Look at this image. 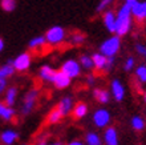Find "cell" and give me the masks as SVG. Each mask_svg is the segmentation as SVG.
<instances>
[{
	"label": "cell",
	"instance_id": "cell-23",
	"mask_svg": "<svg viewBox=\"0 0 146 145\" xmlns=\"http://www.w3.org/2000/svg\"><path fill=\"white\" fill-rule=\"evenodd\" d=\"M15 68H13V65H12V60H8L5 64H3L0 67V77L1 79H8V77H11L13 73H15Z\"/></svg>",
	"mask_w": 146,
	"mask_h": 145
},
{
	"label": "cell",
	"instance_id": "cell-24",
	"mask_svg": "<svg viewBox=\"0 0 146 145\" xmlns=\"http://www.w3.org/2000/svg\"><path fill=\"white\" fill-rule=\"evenodd\" d=\"M130 125L131 128L135 130V132H141V130L145 129L146 126V122H145V118L141 117L139 115H135L130 118Z\"/></svg>",
	"mask_w": 146,
	"mask_h": 145
},
{
	"label": "cell",
	"instance_id": "cell-37",
	"mask_svg": "<svg viewBox=\"0 0 146 145\" xmlns=\"http://www.w3.org/2000/svg\"><path fill=\"white\" fill-rule=\"evenodd\" d=\"M4 47H5V44H4V40H3V39H1V37H0V53L3 52Z\"/></svg>",
	"mask_w": 146,
	"mask_h": 145
},
{
	"label": "cell",
	"instance_id": "cell-39",
	"mask_svg": "<svg viewBox=\"0 0 146 145\" xmlns=\"http://www.w3.org/2000/svg\"><path fill=\"white\" fill-rule=\"evenodd\" d=\"M48 145H64V144H62L61 141H52V142H49Z\"/></svg>",
	"mask_w": 146,
	"mask_h": 145
},
{
	"label": "cell",
	"instance_id": "cell-36",
	"mask_svg": "<svg viewBox=\"0 0 146 145\" xmlns=\"http://www.w3.org/2000/svg\"><path fill=\"white\" fill-rule=\"evenodd\" d=\"M66 145H85V144L82 141H80V140H73V141L68 142Z\"/></svg>",
	"mask_w": 146,
	"mask_h": 145
},
{
	"label": "cell",
	"instance_id": "cell-2",
	"mask_svg": "<svg viewBox=\"0 0 146 145\" xmlns=\"http://www.w3.org/2000/svg\"><path fill=\"white\" fill-rule=\"evenodd\" d=\"M45 40H46V45L49 47H58L64 44L68 39L66 31L61 25H53V27L48 28V31L45 32Z\"/></svg>",
	"mask_w": 146,
	"mask_h": 145
},
{
	"label": "cell",
	"instance_id": "cell-6",
	"mask_svg": "<svg viewBox=\"0 0 146 145\" xmlns=\"http://www.w3.org/2000/svg\"><path fill=\"white\" fill-rule=\"evenodd\" d=\"M64 73H66L70 79H77V77L81 75V64L78 60H74V59H68L61 64V68H60Z\"/></svg>",
	"mask_w": 146,
	"mask_h": 145
},
{
	"label": "cell",
	"instance_id": "cell-3",
	"mask_svg": "<svg viewBox=\"0 0 146 145\" xmlns=\"http://www.w3.org/2000/svg\"><path fill=\"white\" fill-rule=\"evenodd\" d=\"M119 49H121V37L117 35H113V36H110L101 43L98 52H101L108 57H115Z\"/></svg>",
	"mask_w": 146,
	"mask_h": 145
},
{
	"label": "cell",
	"instance_id": "cell-15",
	"mask_svg": "<svg viewBox=\"0 0 146 145\" xmlns=\"http://www.w3.org/2000/svg\"><path fill=\"white\" fill-rule=\"evenodd\" d=\"M130 9L133 19L137 21H143L146 19V1H137Z\"/></svg>",
	"mask_w": 146,
	"mask_h": 145
},
{
	"label": "cell",
	"instance_id": "cell-21",
	"mask_svg": "<svg viewBox=\"0 0 146 145\" xmlns=\"http://www.w3.org/2000/svg\"><path fill=\"white\" fill-rule=\"evenodd\" d=\"M68 43H69L70 45H81V44H84L85 40H86V35L84 32H73L68 36Z\"/></svg>",
	"mask_w": 146,
	"mask_h": 145
},
{
	"label": "cell",
	"instance_id": "cell-10",
	"mask_svg": "<svg viewBox=\"0 0 146 145\" xmlns=\"http://www.w3.org/2000/svg\"><path fill=\"white\" fill-rule=\"evenodd\" d=\"M70 83H72V79H70L66 73H64L61 69H60V71H56L53 81H52V84L54 85L56 89H60V91L66 89V88L70 85Z\"/></svg>",
	"mask_w": 146,
	"mask_h": 145
},
{
	"label": "cell",
	"instance_id": "cell-5",
	"mask_svg": "<svg viewBox=\"0 0 146 145\" xmlns=\"http://www.w3.org/2000/svg\"><path fill=\"white\" fill-rule=\"evenodd\" d=\"M92 59L94 63V69L100 71V72H110L115 65V57H108L101 52L93 53Z\"/></svg>",
	"mask_w": 146,
	"mask_h": 145
},
{
	"label": "cell",
	"instance_id": "cell-11",
	"mask_svg": "<svg viewBox=\"0 0 146 145\" xmlns=\"http://www.w3.org/2000/svg\"><path fill=\"white\" fill-rule=\"evenodd\" d=\"M54 73H56V69H54L53 67H50V65H48V64H44L38 69L37 76L42 83H50V84H52Z\"/></svg>",
	"mask_w": 146,
	"mask_h": 145
},
{
	"label": "cell",
	"instance_id": "cell-22",
	"mask_svg": "<svg viewBox=\"0 0 146 145\" xmlns=\"http://www.w3.org/2000/svg\"><path fill=\"white\" fill-rule=\"evenodd\" d=\"M78 61H80L81 68L82 69H86V71H92V69H94V63H93L92 55H86V53L80 55Z\"/></svg>",
	"mask_w": 146,
	"mask_h": 145
},
{
	"label": "cell",
	"instance_id": "cell-42",
	"mask_svg": "<svg viewBox=\"0 0 146 145\" xmlns=\"http://www.w3.org/2000/svg\"><path fill=\"white\" fill-rule=\"evenodd\" d=\"M145 21H146V19H145Z\"/></svg>",
	"mask_w": 146,
	"mask_h": 145
},
{
	"label": "cell",
	"instance_id": "cell-27",
	"mask_svg": "<svg viewBox=\"0 0 146 145\" xmlns=\"http://www.w3.org/2000/svg\"><path fill=\"white\" fill-rule=\"evenodd\" d=\"M134 73H135V79H137L139 83L145 84V83H146V64H142V65L135 67Z\"/></svg>",
	"mask_w": 146,
	"mask_h": 145
},
{
	"label": "cell",
	"instance_id": "cell-17",
	"mask_svg": "<svg viewBox=\"0 0 146 145\" xmlns=\"http://www.w3.org/2000/svg\"><path fill=\"white\" fill-rule=\"evenodd\" d=\"M17 95H19V89L17 87H8L5 93H4V104L8 107H13L17 100Z\"/></svg>",
	"mask_w": 146,
	"mask_h": 145
},
{
	"label": "cell",
	"instance_id": "cell-40",
	"mask_svg": "<svg viewBox=\"0 0 146 145\" xmlns=\"http://www.w3.org/2000/svg\"><path fill=\"white\" fill-rule=\"evenodd\" d=\"M4 105H5V104H4V103H1V101H0V116H1V112H3V108H4Z\"/></svg>",
	"mask_w": 146,
	"mask_h": 145
},
{
	"label": "cell",
	"instance_id": "cell-28",
	"mask_svg": "<svg viewBox=\"0 0 146 145\" xmlns=\"http://www.w3.org/2000/svg\"><path fill=\"white\" fill-rule=\"evenodd\" d=\"M61 120H62V115L57 108H54V109H52L49 112V115H48V122L49 124H52V125L53 124H58Z\"/></svg>",
	"mask_w": 146,
	"mask_h": 145
},
{
	"label": "cell",
	"instance_id": "cell-32",
	"mask_svg": "<svg viewBox=\"0 0 146 145\" xmlns=\"http://www.w3.org/2000/svg\"><path fill=\"white\" fill-rule=\"evenodd\" d=\"M134 49H135V52H137L138 56H141L142 59L146 60V45L145 44H142V43H137V44L134 45Z\"/></svg>",
	"mask_w": 146,
	"mask_h": 145
},
{
	"label": "cell",
	"instance_id": "cell-34",
	"mask_svg": "<svg viewBox=\"0 0 146 145\" xmlns=\"http://www.w3.org/2000/svg\"><path fill=\"white\" fill-rule=\"evenodd\" d=\"M85 83H86V85H89V87H93L94 83H96V76H94L93 73H89L88 76L85 77Z\"/></svg>",
	"mask_w": 146,
	"mask_h": 145
},
{
	"label": "cell",
	"instance_id": "cell-31",
	"mask_svg": "<svg viewBox=\"0 0 146 145\" xmlns=\"http://www.w3.org/2000/svg\"><path fill=\"white\" fill-rule=\"evenodd\" d=\"M123 69H125L126 72H131V71L135 69V59L133 57V56H129V57L125 60V63H123Z\"/></svg>",
	"mask_w": 146,
	"mask_h": 145
},
{
	"label": "cell",
	"instance_id": "cell-12",
	"mask_svg": "<svg viewBox=\"0 0 146 145\" xmlns=\"http://www.w3.org/2000/svg\"><path fill=\"white\" fill-rule=\"evenodd\" d=\"M57 109L61 112L62 117L69 116L73 111V97L72 96H64V97H61L57 104Z\"/></svg>",
	"mask_w": 146,
	"mask_h": 145
},
{
	"label": "cell",
	"instance_id": "cell-1",
	"mask_svg": "<svg viewBox=\"0 0 146 145\" xmlns=\"http://www.w3.org/2000/svg\"><path fill=\"white\" fill-rule=\"evenodd\" d=\"M133 25V16H131V9L129 5L123 3L115 12V33L117 36L122 37L126 36L131 31Z\"/></svg>",
	"mask_w": 146,
	"mask_h": 145
},
{
	"label": "cell",
	"instance_id": "cell-19",
	"mask_svg": "<svg viewBox=\"0 0 146 145\" xmlns=\"http://www.w3.org/2000/svg\"><path fill=\"white\" fill-rule=\"evenodd\" d=\"M45 45H46V40H45V36H44V35L35 36V37H32L31 40L28 41V48H29V51H35V52L41 51Z\"/></svg>",
	"mask_w": 146,
	"mask_h": 145
},
{
	"label": "cell",
	"instance_id": "cell-9",
	"mask_svg": "<svg viewBox=\"0 0 146 145\" xmlns=\"http://www.w3.org/2000/svg\"><path fill=\"white\" fill-rule=\"evenodd\" d=\"M110 95L111 97L117 101V103H121L125 99V95H126V91H125V87L121 83V80L118 79H113L110 83Z\"/></svg>",
	"mask_w": 146,
	"mask_h": 145
},
{
	"label": "cell",
	"instance_id": "cell-33",
	"mask_svg": "<svg viewBox=\"0 0 146 145\" xmlns=\"http://www.w3.org/2000/svg\"><path fill=\"white\" fill-rule=\"evenodd\" d=\"M7 88H8V81H7V79H1V77H0V96L5 93Z\"/></svg>",
	"mask_w": 146,
	"mask_h": 145
},
{
	"label": "cell",
	"instance_id": "cell-8",
	"mask_svg": "<svg viewBox=\"0 0 146 145\" xmlns=\"http://www.w3.org/2000/svg\"><path fill=\"white\" fill-rule=\"evenodd\" d=\"M92 120H93V124H94L97 128H106V126L110 124L111 115L108 109L100 108V109H97V111L93 113Z\"/></svg>",
	"mask_w": 146,
	"mask_h": 145
},
{
	"label": "cell",
	"instance_id": "cell-25",
	"mask_svg": "<svg viewBox=\"0 0 146 145\" xmlns=\"http://www.w3.org/2000/svg\"><path fill=\"white\" fill-rule=\"evenodd\" d=\"M85 145H102V138L96 132H88L85 136Z\"/></svg>",
	"mask_w": 146,
	"mask_h": 145
},
{
	"label": "cell",
	"instance_id": "cell-14",
	"mask_svg": "<svg viewBox=\"0 0 146 145\" xmlns=\"http://www.w3.org/2000/svg\"><path fill=\"white\" fill-rule=\"evenodd\" d=\"M102 23L104 27L110 32V33H115V13L111 9H106L102 12Z\"/></svg>",
	"mask_w": 146,
	"mask_h": 145
},
{
	"label": "cell",
	"instance_id": "cell-26",
	"mask_svg": "<svg viewBox=\"0 0 146 145\" xmlns=\"http://www.w3.org/2000/svg\"><path fill=\"white\" fill-rule=\"evenodd\" d=\"M15 115H16V112L15 109H13V107H8V105H4L3 108V112H1V116H0V118L1 120H4V121H12L13 118H15Z\"/></svg>",
	"mask_w": 146,
	"mask_h": 145
},
{
	"label": "cell",
	"instance_id": "cell-7",
	"mask_svg": "<svg viewBox=\"0 0 146 145\" xmlns=\"http://www.w3.org/2000/svg\"><path fill=\"white\" fill-rule=\"evenodd\" d=\"M31 64H32V55L29 52H23V53L17 55L12 60V65H13L16 72H25V71L31 68Z\"/></svg>",
	"mask_w": 146,
	"mask_h": 145
},
{
	"label": "cell",
	"instance_id": "cell-41",
	"mask_svg": "<svg viewBox=\"0 0 146 145\" xmlns=\"http://www.w3.org/2000/svg\"><path fill=\"white\" fill-rule=\"evenodd\" d=\"M142 100H143V103L146 104V91H145V92H143V93H142Z\"/></svg>",
	"mask_w": 146,
	"mask_h": 145
},
{
	"label": "cell",
	"instance_id": "cell-29",
	"mask_svg": "<svg viewBox=\"0 0 146 145\" xmlns=\"http://www.w3.org/2000/svg\"><path fill=\"white\" fill-rule=\"evenodd\" d=\"M0 7L5 12H12L16 8V0H0Z\"/></svg>",
	"mask_w": 146,
	"mask_h": 145
},
{
	"label": "cell",
	"instance_id": "cell-16",
	"mask_svg": "<svg viewBox=\"0 0 146 145\" xmlns=\"http://www.w3.org/2000/svg\"><path fill=\"white\" fill-rule=\"evenodd\" d=\"M105 145H118V132L114 126H106L104 132Z\"/></svg>",
	"mask_w": 146,
	"mask_h": 145
},
{
	"label": "cell",
	"instance_id": "cell-20",
	"mask_svg": "<svg viewBox=\"0 0 146 145\" xmlns=\"http://www.w3.org/2000/svg\"><path fill=\"white\" fill-rule=\"evenodd\" d=\"M73 117L76 118V120H81V118H84L85 116L88 115V104L86 103H77L74 107H73Z\"/></svg>",
	"mask_w": 146,
	"mask_h": 145
},
{
	"label": "cell",
	"instance_id": "cell-30",
	"mask_svg": "<svg viewBox=\"0 0 146 145\" xmlns=\"http://www.w3.org/2000/svg\"><path fill=\"white\" fill-rule=\"evenodd\" d=\"M114 1L115 0H100V3L97 4V7H96V11L100 12V13H102L104 11L109 9V7H110Z\"/></svg>",
	"mask_w": 146,
	"mask_h": 145
},
{
	"label": "cell",
	"instance_id": "cell-18",
	"mask_svg": "<svg viewBox=\"0 0 146 145\" xmlns=\"http://www.w3.org/2000/svg\"><path fill=\"white\" fill-rule=\"evenodd\" d=\"M93 97L96 100L97 103L100 104H108L110 101V92L104 89V88H94L93 89Z\"/></svg>",
	"mask_w": 146,
	"mask_h": 145
},
{
	"label": "cell",
	"instance_id": "cell-38",
	"mask_svg": "<svg viewBox=\"0 0 146 145\" xmlns=\"http://www.w3.org/2000/svg\"><path fill=\"white\" fill-rule=\"evenodd\" d=\"M48 144H49V142L46 141V140H44V138H42V140H40V141L36 142V145H48Z\"/></svg>",
	"mask_w": 146,
	"mask_h": 145
},
{
	"label": "cell",
	"instance_id": "cell-4",
	"mask_svg": "<svg viewBox=\"0 0 146 145\" xmlns=\"http://www.w3.org/2000/svg\"><path fill=\"white\" fill-rule=\"evenodd\" d=\"M38 95H40V92H38L37 88H32L24 95L23 104H21V108H20V112H21L23 116L31 115V112L35 109L36 104H37Z\"/></svg>",
	"mask_w": 146,
	"mask_h": 145
},
{
	"label": "cell",
	"instance_id": "cell-35",
	"mask_svg": "<svg viewBox=\"0 0 146 145\" xmlns=\"http://www.w3.org/2000/svg\"><path fill=\"white\" fill-rule=\"evenodd\" d=\"M137 1H139V0H123V3L126 4V5H129V7H133V5H134L135 3H137Z\"/></svg>",
	"mask_w": 146,
	"mask_h": 145
},
{
	"label": "cell",
	"instance_id": "cell-13",
	"mask_svg": "<svg viewBox=\"0 0 146 145\" xmlns=\"http://www.w3.org/2000/svg\"><path fill=\"white\" fill-rule=\"evenodd\" d=\"M20 134L17 130L15 129H4L1 133H0V141L3 145H13L17 140H19Z\"/></svg>",
	"mask_w": 146,
	"mask_h": 145
}]
</instances>
